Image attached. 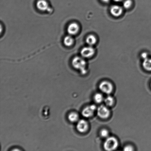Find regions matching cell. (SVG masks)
Masks as SVG:
<instances>
[{"mask_svg": "<svg viewBox=\"0 0 151 151\" xmlns=\"http://www.w3.org/2000/svg\"><path fill=\"white\" fill-rule=\"evenodd\" d=\"M72 65L75 69L80 71L83 74H85L87 72L86 70V62L83 58L76 57L74 58L72 60Z\"/></svg>", "mask_w": 151, "mask_h": 151, "instance_id": "obj_1", "label": "cell"}, {"mask_svg": "<svg viewBox=\"0 0 151 151\" xmlns=\"http://www.w3.org/2000/svg\"><path fill=\"white\" fill-rule=\"evenodd\" d=\"M118 146L117 139L114 137H107L104 143V147L106 151L115 150Z\"/></svg>", "mask_w": 151, "mask_h": 151, "instance_id": "obj_2", "label": "cell"}, {"mask_svg": "<svg viewBox=\"0 0 151 151\" xmlns=\"http://www.w3.org/2000/svg\"><path fill=\"white\" fill-rule=\"evenodd\" d=\"M99 87L102 92L107 94H111L113 89L111 83L107 81H102L99 85Z\"/></svg>", "mask_w": 151, "mask_h": 151, "instance_id": "obj_3", "label": "cell"}, {"mask_svg": "<svg viewBox=\"0 0 151 151\" xmlns=\"http://www.w3.org/2000/svg\"><path fill=\"white\" fill-rule=\"evenodd\" d=\"M95 52L94 49L92 46H88L84 47L81 52V57L83 58H88L92 57Z\"/></svg>", "mask_w": 151, "mask_h": 151, "instance_id": "obj_4", "label": "cell"}, {"mask_svg": "<svg viewBox=\"0 0 151 151\" xmlns=\"http://www.w3.org/2000/svg\"><path fill=\"white\" fill-rule=\"evenodd\" d=\"M110 110L107 106L101 105L97 109V114L100 118L105 119L107 118L110 115Z\"/></svg>", "mask_w": 151, "mask_h": 151, "instance_id": "obj_5", "label": "cell"}, {"mask_svg": "<svg viewBox=\"0 0 151 151\" xmlns=\"http://www.w3.org/2000/svg\"><path fill=\"white\" fill-rule=\"evenodd\" d=\"M97 109L95 105H91L86 106L83 109L82 114L83 116L86 118L90 117L93 116Z\"/></svg>", "mask_w": 151, "mask_h": 151, "instance_id": "obj_6", "label": "cell"}, {"mask_svg": "<svg viewBox=\"0 0 151 151\" xmlns=\"http://www.w3.org/2000/svg\"><path fill=\"white\" fill-rule=\"evenodd\" d=\"M76 128L77 130L79 132L81 133L85 132L88 129V122L85 120L81 119L78 121Z\"/></svg>", "mask_w": 151, "mask_h": 151, "instance_id": "obj_7", "label": "cell"}, {"mask_svg": "<svg viewBox=\"0 0 151 151\" xmlns=\"http://www.w3.org/2000/svg\"><path fill=\"white\" fill-rule=\"evenodd\" d=\"M80 26L78 23L73 22L68 27V32L69 35L72 36L77 35L79 32Z\"/></svg>", "mask_w": 151, "mask_h": 151, "instance_id": "obj_8", "label": "cell"}, {"mask_svg": "<svg viewBox=\"0 0 151 151\" xmlns=\"http://www.w3.org/2000/svg\"><path fill=\"white\" fill-rule=\"evenodd\" d=\"M110 11L112 16L115 17H118L122 14L123 9L121 6L114 5L111 7Z\"/></svg>", "mask_w": 151, "mask_h": 151, "instance_id": "obj_9", "label": "cell"}, {"mask_svg": "<svg viewBox=\"0 0 151 151\" xmlns=\"http://www.w3.org/2000/svg\"><path fill=\"white\" fill-rule=\"evenodd\" d=\"M36 6L38 10L42 12L47 11L50 9L48 3L46 0H38Z\"/></svg>", "mask_w": 151, "mask_h": 151, "instance_id": "obj_10", "label": "cell"}, {"mask_svg": "<svg viewBox=\"0 0 151 151\" xmlns=\"http://www.w3.org/2000/svg\"><path fill=\"white\" fill-rule=\"evenodd\" d=\"M86 42L89 46H93L97 42V39L94 35H90L87 37L86 39Z\"/></svg>", "mask_w": 151, "mask_h": 151, "instance_id": "obj_11", "label": "cell"}, {"mask_svg": "<svg viewBox=\"0 0 151 151\" xmlns=\"http://www.w3.org/2000/svg\"><path fill=\"white\" fill-rule=\"evenodd\" d=\"M74 39L72 35H69L66 36L63 39V43L66 47H70L74 43Z\"/></svg>", "mask_w": 151, "mask_h": 151, "instance_id": "obj_12", "label": "cell"}, {"mask_svg": "<svg viewBox=\"0 0 151 151\" xmlns=\"http://www.w3.org/2000/svg\"><path fill=\"white\" fill-rule=\"evenodd\" d=\"M69 120L71 122H76L78 121L79 119V115L76 112H72L69 114L68 116Z\"/></svg>", "mask_w": 151, "mask_h": 151, "instance_id": "obj_13", "label": "cell"}, {"mask_svg": "<svg viewBox=\"0 0 151 151\" xmlns=\"http://www.w3.org/2000/svg\"><path fill=\"white\" fill-rule=\"evenodd\" d=\"M142 66L145 70L151 71V59L148 58L143 60Z\"/></svg>", "mask_w": 151, "mask_h": 151, "instance_id": "obj_14", "label": "cell"}, {"mask_svg": "<svg viewBox=\"0 0 151 151\" xmlns=\"http://www.w3.org/2000/svg\"><path fill=\"white\" fill-rule=\"evenodd\" d=\"M104 101L106 106H110L113 105L114 102L113 97L112 96H109L104 99Z\"/></svg>", "mask_w": 151, "mask_h": 151, "instance_id": "obj_15", "label": "cell"}, {"mask_svg": "<svg viewBox=\"0 0 151 151\" xmlns=\"http://www.w3.org/2000/svg\"><path fill=\"white\" fill-rule=\"evenodd\" d=\"M95 102L97 103H100L104 100V97L100 93H96L94 97Z\"/></svg>", "mask_w": 151, "mask_h": 151, "instance_id": "obj_16", "label": "cell"}, {"mask_svg": "<svg viewBox=\"0 0 151 151\" xmlns=\"http://www.w3.org/2000/svg\"><path fill=\"white\" fill-rule=\"evenodd\" d=\"M132 0H125L124 1L123 6L124 8L129 9L132 6Z\"/></svg>", "mask_w": 151, "mask_h": 151, "instance_id": "obj_17", "label": "cell"}, {"mask_svg": "<svg viewBox=\"0 0 151 151\" xmlns=\"http://www.w3.org/2000/svg\"><path fill=\"white\" fill-rule=\"evenodd\" d=\"M100 134L101 136L103 138L108 137L109 135V132L106 129H103L100 131Z\"/></svg>", "mask_w": 151, "mask_h": 151, "instance_id": "obj_18", "label": "cell"}, {"mask_svg": "<svg viewBox=\"0 0 151 151\" xmlns=\"http://www.w3.org/2000/svg\"><path fill=\"white\" fill-rule=\"evenodd\" d=\"M133 150H134V148L131 145L126 146L124 148V151H131Z\"/></svg>", "mask_w": 151, "mask_h": 151, "instance_id": "obj_19", "label": "cell"}, {"mask_svg": "<svg viewBox=\"0 0 151 151\" xmlns=\"http://www.w3.org/2000/svg\"><path fill=\"white\" fill-rule=\"evenodd\" d=\"M142 58L143 59V60H145L146 58H148V55L147 53L144 52L142 53L141 55Z\"/></svg>", "mask_w": 151, "mask_h": 151, "instance_id": "obj_20", "label": "cell"}, {"mask_svg": "<svg viewBox=\"0 0 151 151\" xmlns=\"http://www.w3.org/2000/svg\"><path fill=\"white\" fill-rule=\"evenodd\" d=\"M111 0H101L104 3H108Z\"/></svg>", "mask_w": 151, "mask_h": 151, "instance_id": "obj_21", "label": "cell"}, {"mask_svg": "<svg viewBox=\"0 0 151 151\" xmlns=\"http://www.w3.org/2000/svg\"><path fill=\"white\" fill-rule=\"evenodd\" d=\"M113 1L116 2H120L124 0H113Z\"/></svg>", "mask_w": 151, "mask_h": 151, "instance_id": "obj_22", "label": "cell"}, {"mask_svg": "<svg viewBox=\"0 0 151 151\" xmlns=\"http://www.w3.org/2000/svg\"></svg>", "mask_w": 151, "mask_h": 151, "instance_id": "obj_23", "label": "cell"}]
</instances>
